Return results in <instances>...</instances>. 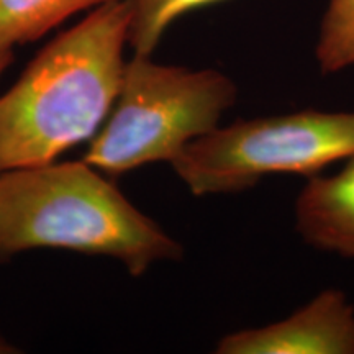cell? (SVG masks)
<instances>
[{
    "label": "cell",
    "mask_w": 354,
    "mask_h": 354,
    "mask_svg": "<svg viewBox=\"0 0 354 354\" xmlns=\"http://www.w3.org/2000/svg\"><path fill=\"white\" fill-rule=\"evenodd\" d=\"M17 349L12 346V344H8L6 339L0 336V354H8V353H15Z\"/></svg>",
    "instance_id": "obj_11"
},
{
    "label": "cell",
    "mask_w": 354,
    "mask_h": 354,
    "mask_svg": "<svg viewBox=\"0 0 354 354\" xmlns=\"http://www.w3.org/2000/svg\"><path fill=\"white\" fill-rule=\"evenodd\" d=\"M315 57L323 74L354 66V0H328L318 33Z\"/></svg>",
    "instance_id": "obj_9"
},
{
    "label": "cell",
    "mask_w": 354,
    "mask_h": 354,
    "mask_svg": "<svg viewBox=\"0 0 354 354\" xmlns=\"http://www.w3.org/2000/svg\"><path fill=\"white\" fill-rule=\"evenodd\" d=\"M236 97V84L220 71L166 66L135 55L125 66L113 113L82 161L113 177L156 161L172 162L190 141L218 127Z\"/></svg>",
    "instance_id": "obj_3"
},
{
    "label": "cell",
    "mask_w": 354,
    "mask_h": 354,
    "mask_svg": "<svg viewBox=\"0 0 354 354\" xmlns=\"http://www.w3.org/2000/svg\"><path fill=\"white\" fill-rule=\"evenodd\" d=\"M223 0H130L131 24L128 44L135 55L151 56L167 26L179 17Z\"/></svg>",
    "instance_id": "obj_8"
},
{
    "label": "cell",
    "mask_w": 354,
    "mask_h": 354,
    "mask_svg": "<svg viewBox=\"0 0 354 354\" xmlns=\"http://www.w3.org/2000/svg\"><path fill=\"white\" fill-rule=\"evenodd\" d=\"M130 24V0L94 8L0 95V172L55 162L94 138L120 94Z\"/></svg>",
    "instance_id": "obj_1"
},
{
    "label": "cell",
    "mask_w": 354,
    "mask_h": 354,
    "mask_svg": "<svg viewBox=\"0 0 354 354\" xmlns=\"http://www.w3.org/2000/svg\"><path fill=\"white\" fill-rule=\"evenodd\" d=\"M216 353L354 354V305L342 290H323L284 320L223 336Z\"/></svg>",
    "instance_id": "obj_5"
},
{
    "label": "cell",
    "mask_w": 354,
    "mask_h": 354,
    "mask_svg": "<svg viewBox=\"0 0 354 354\" xmlns=\"http://www.w3.org/2000/svg\"><path fill=\"white\" fill-rule=\"evenodd\" d=\"M113 0H0V53L32 43L69 17Z\"/></svg>",
    "instance_id": "obj_7"
},
{
    "label": "cell",
    "mask_w": 354,
    "mask_h": 354,
    "mask_svg": "<svg viewBox=\"0 0 354 354\" xmlns=\"http://www.w3.org/2000/svg\"><path fill=\"white\" fill-rule=\"evenodd\" d=\"M354 156V112H299L238 120L190 141L171 162L196 196L233 194L271 174L313 177Z\"/></svg>",
    "instance_id": "obj_4"
},
{
    "label": "cell",
    "mask_w": 354,
    "mask_h": 354,
    "mask_svg": "<svg viewBox=\"0 0 354 354\" xmlns=\"http://www.w3.org/2000/svg\"><path fill=\"white\" fill-rule=\"evenodd\" d=\"M295 227L312 246L354 261V156L335 174L308 177L295 202Z\"/></svg>",
    "instance_id": "obj_6"
},
{
    "label": "cell",
    "mask_w": 354,
    "mask_h": 354,
    "mask_svg": "<svg viewBox=\"0 0 354 354\" xmlns=\"http://www.w3.org/2000/svg\"><path fill=\"white\" fill-rule=\"evenodd\" d=\"M12 61H13V51L0 53V74H2L3 71L12 64Z\"/></svg>",
    "instance_id": "obj_10"
},
{
    "label": "cell",
    "mask_w": 354,
    "mask_h": 354,
    "mask_svg": "<svg viewBox=\"0 0 354 354\" xmlns=\"http://www.w3.org/2000/svg\"><path fill=\"white\" fill-rule=\"evenodd\" d=\"M61 248L122 261L141 276L183 246L86 161L0 172V259Z\"/></svg>",
    "instance_id": "obj_2"
}]
</instances>
